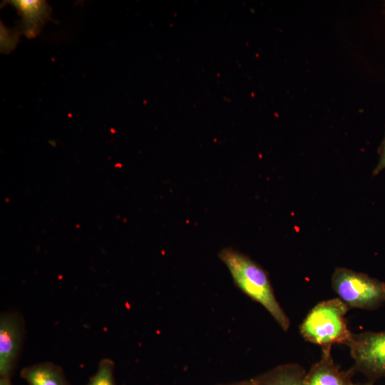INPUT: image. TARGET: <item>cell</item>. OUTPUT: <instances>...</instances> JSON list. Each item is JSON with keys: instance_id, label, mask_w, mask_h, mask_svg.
<instances>
[{"instance_id": "cell-1", "label": "cell", "mask_w": 385, "mask_h": 385, "mask_svg": "<svg viewBox=\"0 0 385 385\" xmlns=\"http://www.w3.org/2000/svg\"><path fill=\"white\" fill-rule=\"evenodd\" d=\"M228 269L235 285L246 295L260 303L284 330L290 320L277 300L267 273L247 255L225 247L218 254Z\"/></svg>"}, {"instance_id": "cell-2", "label": "cell", "mask_w": 385, "mask_h": 385, "mask_svg": "<svg viewBox=\"0 0 385 385\" xmlns=\"http://www.w3.org/2000/svg\"><path fill=\"white\" fill-rule=\"evenodd\" d=\"M349 309L339 298L318 303L301 324V335L306 341L320 346L325 354L331 353L333 344L347 346L353 336L345 319Z\"/></svg>"}, {"instance_id": "cell-3", "label": "cell", "mask_w": 385, "mask_h": 385, "mask_svg": "<svg viewBox=\"0 0 385 385\" xmlns=\"http://www.w3.org/2000/svg\"><path fill=\"white\" fill-rule=\"evenodd\" d=\"M332 287L349 308L374 309L385 302V282L349 269L336 268Z\"/></svg>"}, {"instance_id": "cell-4", "label": "cell", "mask_w": 385, "mask_h": 385, "mask_svg": "<svg viewBox=\"0 0 385 385\" xmlns=\"http://www.w3.org/2000/svg\"><path fill=\"white\" fill-rule=\"evenodd\" d=\"M347 346L356 369L372 378L385 376V331L353 334Z\"/></svg>"}, {"instance_id": "cell-5", "label": "cell", "mask_w": 385, "mask_h": 385, "mask_svg": "<svg viewBox=\"0 0 385 385\" xmlns=\"http://www.w3.org/2000/svg\"><path fill=\"white\" fill-rule=\"evenodd\" d=\"M25 326L17 312L1 313L0 317V377L9 378L22 348Z\"/></svg>"}, {"instance_id": "cell-6", "label": "cell", "mask_w": 385, "mask_h": 385, "mask_svg": "<svg viewBox=\"0 0 385 385\" xmlns=\"http://www.w3.org/2000/svg\"><path fill=\"white\" fill-rule=\"evenodd\" d=\"M351 371H342L334 364L331 353H322L321 359L305 374L304 385H356Z\"/></svg>"}, {"instance_id": "cell-7", "label": "cell", "mask_w": 385, "mask_h": 385, "mask_svg": "<svg viewBox=\"0 0 385 385\" xmlns=\"http://www.w3.org/2000/svg\"><path fill=\"white\" fill-rule=\"evenodd\" d=\"M20 375L29 385H69L62 369L51 362L24 367Z\"/></svg>"}, {"instance_id": "cell-8", "label": "cell", "mask_w": 385, "mask_h": 385, "mask_svg": "<svg viewBox=\"0 0 385 385\" xmlns=\"http://www.w3.org/2000/svg\"><path fill=\"white\" fill-rule=\"evenodd\" d=\"M304 369L297 364L279 365L254 378L255 385H304Z\"/></svg>"}, {"instance_id": "cell-9", "label": "cell", "mask_w": 385, "mask_h": 385, "mask_svg": "<svg viewBox=\"0 0 385 385\" xmlns=\"http://www.w3.org/2000/svg\"><path fill=\"white\" fill-rule=\"evenodd\" d=\"M23 16L25 31L31 36L37 34L48 16L46 2L36 0H20L12 1Z\"/></svg>"}, {"instance_id": "cell-10", "label": "cell", "mask_w": 385, "mask_h": 385, "mask_svg": "<svg viewBox=\"0 0 385 385\" xmlns=\"http://www.w3.org/2000/svg\"><path fill=\"white\" fill-rule=\"evenodd\" d=\"M115 364L110 359H102L95 374L86 385H115Z\"/></svg>"}, {"instance_id": "cell-11", "label": "cell", "mask_w": 385, "mask_h": 385, "mask_svg": "<svg viewBox=\"0 0 385 385\" xmlns=\"http://www.w3.org/2000/svg\"><path fill=\"white\" fill-rule=\"evenodd\" d=\"M379 158L377 165L374 169L373 175H378L385 169V135L379 149Z\"/></svg>"}, {"instance_id": "cell-12", "label": "cell", "mask_w": 385, "mask_h": 385, "mask_svg": "<svg viewBox=\"0 0 385 385\" xmlns=\"http://www.w3.org/2000/svg\"><path fill=\"white\" fill-rule=\"evenodd\" d=\"M217 385H255V383L253 379L247 381H242L238 382L230 383V384H222Z\"/></svg>"}, {"instance_id": "cell-13", "label": "cell", "mask_w": 385, "mask_h": 385, "mask_svg": "<svg viewBox=\"0 0 385 385\" xmlns=\"http://www.w3.org/2000/svg\"><path fill=\"white\" fill-rule=\"evenodd\" d=\"M0 385H11L9 378H1Z\"/></svg>"}, {"instance_id": "cell-14", "label": "cell", "mask_w": 385, "mask_h": 385, "mask_svg": "<svg viewBox=\"0 0 385 385\" xmlns=\"http://www.w3.org/2000/svg\"><path fill=\"white\" fill-rule=\"evenodd\" d=\"M356 385H373L372 383H367V384H356Z\"/></svg>"}]
</instances>
